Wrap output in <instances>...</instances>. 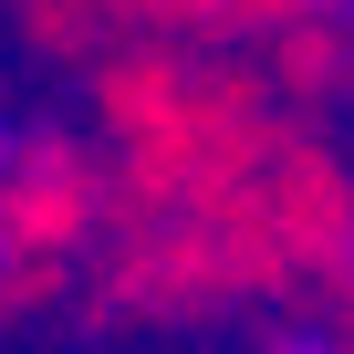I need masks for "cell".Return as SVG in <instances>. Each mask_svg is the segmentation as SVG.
I'll use <instances>...</instances> for the list:
<instances>
[{
  "label": "cell",
  "mask_w": 354,
  "mask_h": 354,
  "mask_svg": "<svg viewBox=\"0 0 354 354\" xmlns=\"http://www.w3.org/2000/svg\"><path fill=\"white\" fill-rule=\"evenodd\" d=\"M333 11H354V0H333Z\"/></svg>",
  "instance_id": "1"
}]
</instances>
